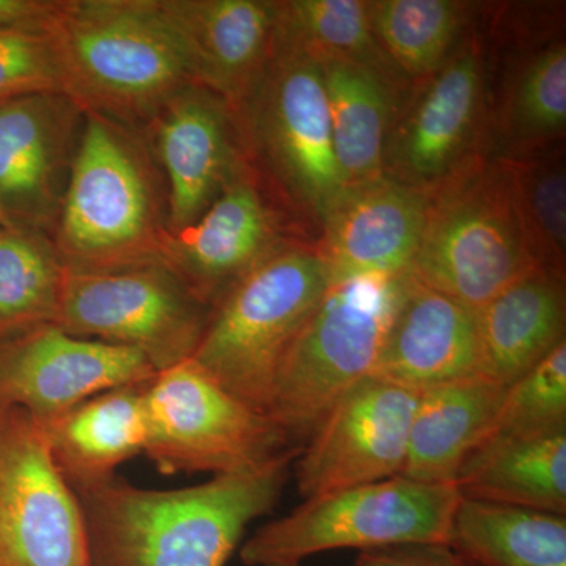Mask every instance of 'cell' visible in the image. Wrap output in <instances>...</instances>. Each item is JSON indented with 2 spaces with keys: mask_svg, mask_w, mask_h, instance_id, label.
Listing matches in <instances>:
<instances>
[{
  "mask_svg": "<svg viewBox=\"0 0 566 566\" xmlns=\"http://www.w3.org/2000/svg\"><path fill=\"white\" fill-rule=\"evenodd\" d=\"M297 452L177 490H147L115 476L76 494L85 566H226L249 524L277 505Z\"/></svg>",
  "mask_w": 566,
  "mask_h": 566,
  "instance_id": "6da1fadb",
  "label": "cell"
},
{
  "mask_svg": "<svg viewBox=\"0 0 566 566\" xmlns=\"http://www.w3.org/2000/svg\"><path fill=\"white\" fill-rule=\"evenodd\" d=\"M48 32L66 95L133 132L196 84L158 0H57Z\"/></svg>",
  "mask_w": 566,
  "mask_h": 566,
  "instance_id": "7a4b0ae2",
  "label": "cell"
},
{
  "mask_svg": "<svg viewBox=\"0 0 566 566\" xmlns=\"http://www.w3.org/2000/svg\"><path fill=\"white\" fill-rule=\"evenodd\" d=\"M166 188L140 133L85 112L52 243L66 270L106 273L163 263Z\"/></svg>",
  "mask_w": 566,
  "mask_h": 566,
  "instance_id": "3957f363",
  "label": "cell"
},
{
  "mask_svg": "<svg viewBox=\"0 0 566 566\" xmlns=\"http://www.w3.org/2000/svg\"><path fill=\"white\" fill-rule=\"evenodd\" d=\"M331 283L319 248L286 240L212 307L193 363L266 412L283 357Z\"/></svg>",
  "mask_w": 566,
  "mask_h": 566,
  "instance_id": "277c9868",
  "label": "cell"
},
{
  "mask_svg": "<svg viewBox=\"0 0 566 566\" xmlns=\"http://www.w3.org/2000/svg\"><path fill=\"white\" fill-rule=\"evenodd\" d=\"M534 268L502 156H475L430 192L417 282L479 312Z\"/></svg>",
  "mask_w": 566,
  "mask_h": 566,
  "instance_id": "5b68a950",
  "label": "cell"
},
{
  "mask_svg": "<svg viewBox=\"0 0 566 566\" xmlns=\"http://www.w3.org/2000/svg\"><path fill=\"white\" fill-rule=\"evenodd\" d=\"M409 274L333 282L283 357L266 415L305 442L357 382L375 375Z\"/></svg>",
  "mask_w": 566,
  "mask_h": 566,
  "instance_id": "8992f818",
  "label": "cell"
},
{
  "mask_svg": "<svg viewBox=\"0 0 566 566\" xmlns=\"http://www.w3.org/2000/svg\"><path fill=\"white\" fill-rule=\"evenodd\" d=\"M234 114L256 177L323 229L346 186L335 158L318 61L277 35L273 59Z\"/></svg>",
  "mask_w": 566,
  "mask_h": 566,
  "instance_id": "52a82bcc",
  "label": "cell"
},
{
  "mask_svg": "<svg viewBox=\"0 0 566 566\" xmlns=\"http://www.w3.org/2000/svg\"><path fill=\"white\" fill-rule=\"evenodd\" d=\"M461 495L401 475L304 499L241 546L245 566L301 565L337 549L447 545Z\"/></svg>",
  "mask_w": 566,
  "mask_h": 566,
  "instance_id": "ba28073f",
  "label": "cell"
},
{
  "mask_svg": "<svg viewBox=\"0 0 566 566\" xmlns=\"http://www.w3.org/2000/svg\"><path fill=\"white\" fill-rule=\"evenodd\" d=\"M144 455L159 474L211 476L252 471L294 449L266 412L252 408L192 359L145 386Z\"/></svg>",
  "mask_w": 566,
  "mask_h": 566,
  "instance_id": "9c48e42d",
  "label": "cell"
},
{
  "mask_svg": "<svg viewBox=\"0 0 566 566\" xmlns=\"http://www.w3.org/2000/svg\"><path fill=\"white\" fill-rule=\"evenodd\" d=\"M212 308L164 263L66 274L57 326L140 353L156 371L192 359Z\"/></svg>",
  "mask_w": 566,
  "mask_h": 566,
  "instance_id": "30bf717a",
  "label": "cell"
},
{
  "mask_svg": "<svg viewBox=\"0 0 566 566\" xmlns=\"http://www.w3.org/2000/svg\"><path fill=\"white\" fill-rule=\"evenodd\" d=\"M84 516L43 424L0 406V566H85Z\"/></svg>",
  "mask_w": 566,
  "mask_h": 566,
  "instance_id": "8fae6325",
  "label": "cell"
},
{
  "mask_svg": "<svg viewBox=\"0 0 566 566\" xmlns=\"http://www.w3.org/2000/svg\"><path fill=\"white\" fill-rule=\"evenodd\" d=\"M485 88V46L465 32L449 61L398 106L386 142V177L431 192L479 156Z\"/></svg>",
  "mask_w": 566,
  "mask_h": 566,
  "instance_id": "7c38bea8",
  "label": "cell"
},
{
  "mask_svg": "<svg viewBox=\"0 0 566 566\" xmlns=\"http://www.w3.org/2000/svg\"><path fill=\"white\" fill-rule=\"evenodd\" d=\"M420 390L378 375L335 401L293 461L304 499L400 475Z\"/></svg>",
  "mask_w": 566,
  "mask_h": 566,
  "instance_id": "4fadbf2b",
  "label": "cell"
},
{
  "mask_svg": "<svg viewBox=\"0 0 566 566\" xmlns=\"http://www.w3.org/2000/svg\"><path fill=\"white\" fill-rule=\"evenodd\" d=\"M84 125L66 93L0 103V229L54 238Z\"/></svg>",
  "mask_w": 566,
  "mask_h": 566,
  "instance_id": "5bb4252c",
  "label": "cell"
},
{
  "mask_svg": "<svg viewBox=\"0 0 566 566\" xmlns=\"http://www.w3.org/2000/svg\"><path fill=\"white\" fill-rule=\"evenodd\" d=\"M140 136L166 188L167 233L196 222L251 167L237 114L199 84L164 104Z\"/></svg>",
  "mask_w": 566,
  "mask_h": 566,
  "instance_id": "9a60e30c",
  "label": "cell"
},
{
  "mask_svg": "<svg viewBox=\"0 0 566 566\" xmlns=\"http://www.w3.org/2000/svg\"><path fill=\"white\" fill-rule=\"evenodd\" d=\"M156 374L134 349L51 324L0 345V406L48 420L106 390L145 385Z\"/></svg>",
  "mask_w": 566,
  "mask_h": 566,
  "instance_id": "2e32d148",
  "label": "cell"
},
{
  "mask_svg": "<svg viewBox=\"0 0 566 566\" xmlns=\"http://www.w3.org/2000/svg\"><path fill=\"white\" fill-rule=\"evenodd\" d=\"M286 240L279 212L251 166L196 222L166 233L161 262L212 308Z\"/></svg>",
  "mask_w": 566,
  "mask_h": 566,
  "instance_id": "e0dca14e",
  "label": "cell"
},
{
  "mask_svg": "<svg viewBox=\"0 0 566 566\" xmlns=\"http://www.w3.org/2000/svg\"><path fill=\"white\" fill-rule=\"evenodd\" d=\"M193 82L237 111L273 59L279 6L270 0H158Z\"/></svg>",
  "mask_w": 566,
  "mask_h": 566,
  "instance_id": "ac0fdd59",
  "label": "cell"
},
{
  "mask_svg": "<svg viewBox=\"0 0 566 566\" xmlns=\"http://www.w3.org/2000/svg\"><path fill=\"white\" fill-rule=\"evenodd\" d=\"M430 192L381 177L348 189L323 226L333 282L409 274L427 222Z\"/></svg>",
  "mask_w": 566,
  "mask_h": 566,
  "instance_id": "d6986e66",
  "label": "cell"
},
{
  "mask_svg": "<svg viewBox=\"0 0 566 566\" xmlns=\"http://www.w3.org/2000/svg\"><path fill=\"white\" fill-rule=\"evenodd\" d=\"M476 312L409 274L375 375L424 390L479 375Z\"/></svg>",
  "mask_w": 566,
  "mask_h": 566,
  "instance_id": "ffe728a7",
  "label": "cell"
},
{
  "mask_svg": "<svg viewBox=\"0 0 566 566\" xmlns=\"http://www.w3.org/2000/svg\"><path fill=\"white\" fill-rule=\"evenodd\" d=\"M479 370L509 387L566 342L565 275L534 268L476 312Z\"/></svg>",
  "mask_w": 566,
  "mask_h": 566,
  "instance_id": "44dd1931",
  "label": "cell"
},
{
  "mask_svg": "<svg viewBox=\"0 0 566 566\" xmlns=\"http://www.w3.org/2000/svg\"><path fill=\"white\" fill-rule=\"evenodd\" d=\"M145 386L147 382L106 390L61 416L39 420L52 463L74 493L111 482L122 464L144 455Z\"/></svg>",
  "mask_w": 566,
  "mask_h": 566,
  "instance_id": "7402d4cb",
  "label": "cell"
},
{
  "mask_svg": "<svg viewBox=\"0 0 566 566\" xmlns=\"http://www.w3.org/2000/svg\"><path fill=\"white\" fill-rule=\"evenodd\" d=\"M505 390L482 375L420 390L400 475L455 486L461 465L490 430Z\"/></svg>",
  "mask_w": 566,
  "mask_h": 566,
  "instance_id": "603a6c76",
  "label": "cell"
},
{
  "mask_svg": "<svg viewBox=\"0 0 566 566\" xmlns=\"http://www.w3.org/2000/svg\"><path fill=\"white\" fill-rule=\"evenodd\" d=\"M331 132L346 191L385 177L386 142L403 85L378 71L354 63L322 59Z\"/></svg>",
  "mask_w": 566,
  "mask_h": 566,
  "instance_id": "cb8c5ba5",
  "label": "cell"
},
{
  "mask_svg": "<svg viewBox=\"0 0 566 566\" xmlns=\"http://www.w3.org/2000/svg\"><path fill=\"white\" fill-rule=\"evenodd\" d=\"M455 488L469 501L566 516V431L480 442Z\"/></svg>",
  "mask_w": 566,
  "mask_h": 566,
  "instance_id": "d4e9b609",
  "label": "cell"
},
{
  "mask_svg": "<svg viewBox=\"0 0 566 566\" xmlns=\"http://www.w3.org/2000/svg\"><path fill=\"white\" fill-rule=\"evenodd\" d=\"M447 546L458 566H566V516L461 497Z\"/></svg>",
  "mask_w": 566,
  "mask_h": 566,
  "instance_id": "484cf974",
  "label": "cell"
},
{
  "mask_svg": "<svg viewBox=\"0 0 566 566\" xmlns=\"http://www.w3.org/2000/svg\"><path fill=\"white\" fill-rule=\"evenodd\" d=\"M66 274L51 238L0 229V345L57 324Z\"/></svg>",
  "mask_w": 566,
  "mask_h": 566,
  "instance_id": "4316f807",
  "label": "cell"
},
{
  "mask_svg": "<svg viewBox=\"0 0 566 566\" xmlns=\"http://www.w3.org/2000/svg\"><path fill=\"white\" fill-rule=\"evenodd\" d=\"M368 3L376 40L408 81L427 80L441 69L471 22L472 3L457 0Z\"/></svg>",
  "mask_w": 566,
  "mask_h": 566,
  "instance_id": "83f0119b",
  "label": "cell"
},
{
  "mask_svg": "<svg viewBox=\"0 0 566 566\" xmlns=\"http://www.w3.org/2000/svg\"><path fill=\"white\" fill-rule=\"evenodd\" d=\"M279 6V39L314 55L378 71L406 87V77L376 40L370 3L364 0H285Z\"/></svg>",
  "mask_w": 566,
  "mask_h": 566,
  "instance_id": "f1b7e54d",
  "label": "cell"
},
{
  "mask_svg": "<svg viewBox=\"0 0 566 566\" xmlns=\"http://www.w3.org/2000/svg\"><path fill=\"white\" fill-rule=\"evenodd\" d=\"M501 134L506 155L560 144L566 126V46L553 41L521 65L506 91Z\"/></svg>",
  "mask_w": 566,
  "mask_h": 566,
  "instance_id": "f546056e",
  "label": "cell"
},
{
  "mask_svg": "<svg viewBox=\"0 0 566 566\" xmlns=\"http://www.w3.org/2000/svg\"><path fill=\"white\" fill-rule=\"evenodd\" d=\"M504 159L532 259L538 268L566 275L564 144Z\"/></svg>",
  "mask_w": 566,
  "mask_h": 566,
  "instance_id": "4dcf8cb0",
  "label": "cell"
},
{
  "mask_svg": "<svg viewBox=\"0 0 566 566\" xmlns=\"http://www.w3.org/2000/svg\"><path fill=\"white\" fill-rule=\"evenodd\" d=\"M566 431V342L506 387L482 441L542 438Z\"/></svg>",
  "mask_w": 566,
  "mask_h": 566,
  "instance_id": "1f68e13d",
  "label": "cell"
},
{
  "mask_svg": "<svg viewBox=\"0 0 566 566\" xmlns=\"http://www.w3.org/2000/svg\"><path fill=\"white\" fill-rule=\"evenodd\" d=\"M51 92L65 93L51 33L0 32V103Z\"/></svg>",
  "mask_w": 566,
  "mask_h": 566,
  "instance_id": "d6a6232c",
  "label": "cell"
},
{
  "mask_svg": "<svg viewBox=\"0 0 566 566\" xmlns=\"http://www.w3.org/2000/svg\"><path fill=\"white\" fill-rule=\"evenodd\" d=\"M354 566H458L447 545H405L359 553Z\"/></svg>",
  "mask_w": 566,
  "mask_h": 566,
  "instance_id": "836d02e7",
  "label": "cell"
},
{
  "mask_svg": "<svg viewBox=\"0 0 566 566\" xmlns=\"http://www.w3.org/2000/svg\"><path fill=\"white\" fill-rule=\"evenodd\" d=\"M57 0H0V32H44Z\"/></svg>",
  "mask_w": 566,
  "mask_h": 566,
  "instance_id": "e575fe53",
  "label": "cell"
},
{
  "mask_svg": "<svg viewBox=\"0 0 566 566\" xmlns=\"http://www.w3.org/2000/svg\"><path fill=\"white\" fill-rule=\"evenodd\" d=\"M271 566H301V565H271Z\"/></svg>",
  "mask_w": 566,
  "mask_h": 566,
  "instance_id": "d590c367",
  "label": "cell"
}]
</instances>
